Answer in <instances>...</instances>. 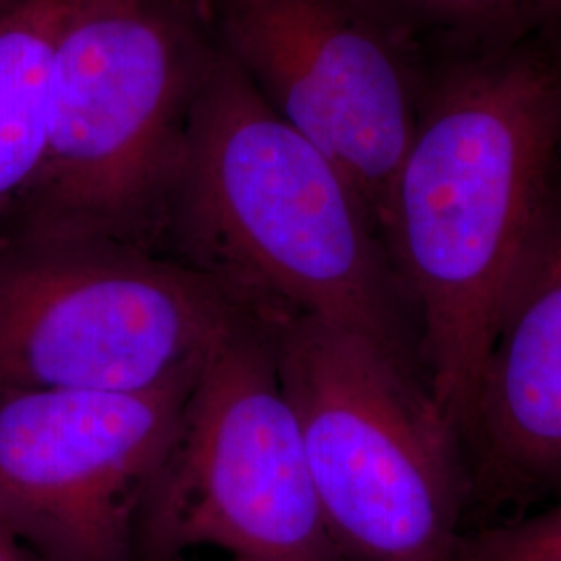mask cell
I'll return each mask as SVG.
<instances>
[{
    "label": "cell",
    "instance_id": "obj_16",
    "mask_svg": "<svg viewBox=\"0 0 561 561\" xmlns=\"http://www.w3.org/2000/svg\"><path fill=\"white\" fill-rule=\"evenodd\" d=\"M169 561H187V560H183V558H175V560H169Z\"/></svg>",
    "mask_w": 561,
    "mask_h": 561
},
{
    "label": "cell",
    "instance_id": "obj_5",
    "mask_svg": "<svg viewBox=\"0 0 561 561\" xmlns=\"http://www.w3.org/2000/svg\"><path fill=\"white\" fill-rule=\"evenodd\" d=\"M245 312L127 241L0 231V389L144 393L187 381Z\"/></svg>",
    "mask_w": 561,
    "mask_h": 561
},
{
    "label": "cell",
    "instance_id": "obj_8",
    "mask_svg": "<svg viewBox=\"0 0 561 561\" xmlns=\"http://www.w3.org/2000/svg\"><path fill=\"white\" fill-rule=\"evenodd\" d=\"M194 381L0 389V524L42 561H129Z\"/></svg>",
    "mask_w": 561,
    "mask_h": 561
},
{
    "label": "cell",
    "instance_id": "obj_10",
    "mask_svg": "<svg viewBox=\"0 0 561 561\" xmlns=\"http://www.w3.org/2000/svg\"><path fill=\"white\" fill-rule=\"evenodd\" d=\"M69 0L0 7V229L41 173L50 117V78Z\"/></svg>",
    "mask_w": 561,
    "mask_h": 561
},
{
    "label": "cell",
    "instance_id": "obj_1",
    "mask_svg": "<svg viewBox=\"0 0 561 561\" xmlns=\"http://www.w3.org/2000/svg\"><path fill=\"white\" fill-rule=\"evenodd\" d=\"M561 80L533 42L426 73L381 233L419 324L426 387L458 437L486 350L561 196Z\"/></svg>",
    "mask_w": 561,
    "mask_h": 561
},
{
    "label": "cell",
    "instance_id": "obj_13",
    "mask_svg": "<svg viewBox=\"0 0 561 561\" xmlns=\"http://www.w3.org/2000/svg\"><path fill=\"white\" fill-rule=\"evenodd\" d=\"M0 561H42L32 549L0 524Z\"/></svg>",
    "mask_w": 561,
    "mask_h": 561
},
{
    "label": "cell",
    "instance_id": "obj_11",
    "mask_svg": "<svg viewBox=\"0 0 561 561\" xmlns=\"http://www.w3.org/2000/svg\"><path fill=\"white\" fill-rule=\"evenodd\" d=\"M419 44L433 36L454 55L560 36L561 0H370ZM421 46V44H419Z\"/></svg>",
    "mask_w": 561,
    "mask_h": 561
},
{
    "label": "cell",
    "instance_id": "obj_9",
    "mask_svg": "<svg viewBox=\"0 0 561 561\" xmlns=\"http://www.w3.org/2000/svg\"><path fill=\"white\" fill-rule=\"evenodd\" d=\"M461 435L493 491L561 495V196L503 310Z\"/></svg>",
    "mask_w": 561,
    "mask_h": 561
},
{
    "label": "cell",
    "instance_id": "obj_7",
    "mask_svg": "<svg viewBox=\"0 0 561 561\" xmlns=\"http://www.w3.org/2000/svg\"><path fill=\"white\" fill-rule=\"evenodd\" d=\"M206 13L222 55L340 169L379 231L421 115V46L370 0H210Z\"/></svg>",
    "mask_w": 561,
    "mask_h": 561
},
{
    "label": "cell",
    "instance_id": "obj_15",
    "mask_svg": "<svg viewBox=\"0 0 561 561\" xmlns=\"http://www.w3.org/2000/svg\"><path fill=\"white\" fill-rule=\"evenodd\" d=\"M7 2H11V0H0V7H2V4H7Z\"/></svg>",
    "mask_w": 561,
    "mask_h": 561
},
{
    "label": "cell",
    "instance_id": "obj_12",
    "mask_svg": "<svg viewBox=\"0 0 561 561\" xmlns=\"http://www.w3.org/2000/svg\"><path fill=\"white\" fill-rule=\"evenodd\" d=\"M456 561H561V495L528 518L461 535Z\"/></svg>",
    "mask_w": 561,
    "mask_h": 561
},
{
    "label": "cell",
    "instance_id": "obj_3",
    "mask_svg": "<svg viewBox=\"0 0 561 561\" xmlns=\"http://www.w3.org/2000/svg\"><path fill=\"white\" fill-rule=\"evenodd\" d=\"M219 55L201 0H69L41 173L4 229L150 248Z\"/></svg>",
    "mask_w": 561,
    "mask_h": 561
},
{
    "label": "cell",
    "instance_id": "obj_6",
    "mask_svg": "<svg viewBox=\"0 0 561 561\" xmlns=\"http://www.w3.org/2000/svg\"><path fill=\"white\" fill-rule=\"evenodd\" d=\"M201 545L231 561H343L271 329L250 314L202 362L138 522V547L150 561Z\"/></svg>",
    "mask_w": 561,
    "mask_h": 561
},
{
    "label": "cell",
    "instance_id": "obj_2",
    "mask_svg": "<svg viewBox=\"0 0 561 561\" xmlns=\"http://www.w3.org/2000/svg\"><path fill=\"white\" fill-rule=\"evenodd\" d=\"M161 236L259 321L312 317L421 362L400 279L358 196L221 48L187 123Z\"/></svg>",
    "mask_w": 561,
    "mask_h": 561
},
{
    "label": "cell",
    "instance_id": "obj_4",
    "mask_svg": "<svg viewBox=\"0 0 561 561\" xmlns=\"http://www.w3.org/2000/svg\"><path fill=\"white\" fill-rule=\"evenodd\" d=\"M268 329L341 560L456 561L460 437L421 368L382 341L321 319Z\"/></svg>",
    "mask_w": 561,
    "mask_h": 561
},
{
    "label": "cell",
    "instance_id": "obj_14",
    "mask_svg": "<svg viewBox=\"0 0 561 561\" xmlns=\"http://www.w3.org/2000/svg\"><path fill=\"white\" fill-rule=\"evenodd\" d=\"M553 50H551V55H553V60H556V67H558V73H560V80H561V34L560 36H556L553 38Z\"/></svg>",
    "mask_w": 561,
    "mask_h": 561
}]
</instances>
